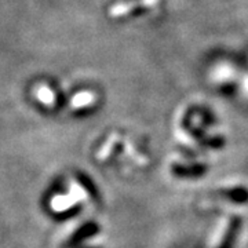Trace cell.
I'll list each match as a JSON object with an SVG mask.
<instances>
[{"label":"cell","mask_w":248,"mask_h":248,"mask_svg":"<svg viewBox=\"0 0 248 248\" xmlns=\"http://www.w3.org/2000/svg\"><path fill=\"white\" fill-rule=\"evenodd\" d=\"M79 202V199L73 195L72 192H68V195H57L54 196L51 200V208L55 213H62L72 208L73 205H76V203Z\"/></svg>","instance_id":"cell-1"},{"label":"cell","mask_w":248,"mask_h":248,"mask_svg":"<svg viewBox=\"0 0 248 248\" xmlns=\"http://www.w3.org/2000/svg\"><path fill=\"white\" fill-rule=\"evenodd\" d=\"M159 0H137V1H133V3H123V4H117L115 7H112L110 10V14L115 17V16H122V14H125V13H128V11H131L134 7H138L141 3H145V4H155V3H157Z\"/></svg>","instance_id":"cell-2"},{"label":"cell","mask_w":248,"mask_h":248,"mask_svg":"<svg viewBox=\"0 0 248 248\" xmlns=\"http://www.w3.org/2000/svg\"><path fill=\"white\" fill-rule=\"evenodd\" d=\"M95 101V95L91 94V93H80L78 94L76 97L73 98L72 104L75 108H80V107H87L89 104L94 102Z\"/></svg>","instance_id":"cell-3"},{"label":"cell","mask_w":248,"mask_h":248,"mask_svg":"<svg viewBox=\"0 0 248 248\" xmlns=\"http://www.w3.org/2000/svg\"><path fill=\"white\" fill-rule=\"evenodd\" d=\"M36 97L39 98L43 104H46L47 107H50V105H53L54 101H55V97H54L53 91L48 89V87H40V89L37 90V94H36Z\"/></svg>","instance_id":"cell-4"},{"label":"cell","mask_w":248,"mask_h":248,"mask_svg":"<svg viewBox=\"0 0 248 248\" xmlns=\"http://www.w3.org/2000/svg\"><path fill=\"white\" fill-rule=\"evenodd\" d=\"M69 192H72L73 195L76 196L78 199H79V202H83V200H87V192L84 190V187L81 185H79L76 181H71V184H69Z\"/></svg>","instance_id":"cell-5"}]
</instances>
